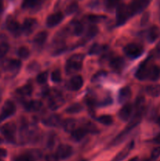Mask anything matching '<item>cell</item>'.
Here are the masks:
<instances>
[{
    "label": "cell",
    "mask_w": 160,
    "mask_h": 161,
    "mask_svg": "<svg viewBox=\"0 0 160 161\" xmlns=\"http://www.w3.org/2000/svg\"><path fill=\"white\" fill-rule=\"evenodd\" d=\"M83 60H84V55L80 54V53L74 54L70 57L67 61V64H66L67 72L70 74L78 72L83 67Z\"/></svg>",
    "instance_id": "obj_1"
},
{
    "label": "cell",
    "mask_w": 160,
    "mask_h": 161,
    "mask_svg": "<svg viewBox=\"0 0 160 161\" xmlns=\"http://www.w3.org/2000/svg\"><path fill=\"white\" fill-rule=\"evenodd\" d=\"M133 15L129 5L120 4L117 6V12H116V19L117 24L119 25H122L127 20V19Z\"/></svg>",
    "instance_id": "obj_2"
},
{
    "label": "cell",
    "mask_w": 160,
    "mask_h": 161,
    "mask_svg": "<svg viewBox=\"0 0 160 161\" xmlns=\"http://www.w3.org/2000/svg\"><path fill=\"white\" fill-rule=\"evenodd\" d=\"M16 130H17V127L15 124L12 122L7 123L1 127V132L4 135L6 139L10 142H13L15 140Z\"/></svg>",
    "instance_id": "obj_3"
},
{
    "label": "cell",
    "mask_w": 160,
    "mask_h": 161,
    "mask_svg": "<svg viewBox=\"0 0 160 161\" xmlns=\"http://www.w3.org/2000/svg\"><path fill=\"white\" fill-rule=\"evenodd\" d=\"M143 47L136 43H130L124 47V52L128 57L132 58H136L142 54Z\"/></svg>",
    "instance_id": "obj_4"
},
{
    "label": "cell",
    "mask_w": 160,
    "mask_h": 161,
    "mask_svg": "<svg viewBox=\"0 0 160 161\" xmlns=\"http://www.w3.org/2000/svg\"><path fill=\"white\" fill-rule=\"evenodd\" d=\"M16 111V106L14 103L11 101H6L3 105L2 112L0 113V123L3 122L8 117L14 114Z\"/></svg>",
    "instance_id": "obj_5"
},
{
    "label": "cell",
    "mask_w": 160,
    "mask_h": 161,
    "mask_svg": "<svg viewBox=\"0 0 160 161\" xmlns=\"http://www.w3.org/2000/svg\"><path fill=\"white\" fill-rule=\"evenodd\" d=\"M151 0H133L132 3L129 5L132 14L134 15V14H138V13L144 10L148 6Z\"/></svg>",
    "instance_id": "obj_6"
},
{
    "label": "cell",
    "mask_w": 160,
    "mask_h": 161,
    "mask_svg": "<svg viewBox=\"0 0 160 161\" xmlns=\"http://www.w3.org/2000/svg\"><path fill=\"white\" fill-rule=\"evenodd\" d=\"M72 153H73V149H72V146H69V145L62 144L58 146L56 155L61 160H66L68 157H70L72 155Z\"/></svg>",
    "instance_id": "obj_7"
},
{
    "label": "cell",
    "mask_w": 160,
    "mask_h": 161,
    "mask_svg": "<svg viewBox=\"0 0 160 161\" xmlns=\"http://www.w3.org/2000/svg\"><path fill=\"white\" fill-rule=\"evenodd\" d=\"M83 85V79L81 75H75L70 80L68 83V87L72 91H78Z\"/></svg>",
    "instance_id": "obj_8"
},
{
    "label": "cell",
    "mask_w": 160,
    "mask_h": 161,
    "mask_svg": "<svg viewBox=\"0 0 160 161\" xmlns=\"http://www.w3.org/2000/svg\"><path fill=\"white\" fill-rule=\"evenodd\" d=\"M63 20V14L61 13H55L49 16L46 19V25L48 27H54L57 25Z\"/></svg>",
    "instance_id": "obj_9"
},
{
    "label": "cell",
    "mask_w": 160,
    "mask_h": 161,
    "mask_svg": "<svg viewBox=\"0 0 160 161\" xmlns=\"http://www.w3.org/2000/svg\"><path fill=\"white\" fill-rule=\"evenodd\" d=\"M132 110H133V107H132L131 104H125L119 112V117L120 119L123 121L129 120L131 116Z\"/></svg>",
    "instance_id": "obj_10"
},
{
    "label": "cell",
    "mask_w": 160,
    "mask_h": 161,
    "mask_svg": "<svg viewBox=\"0 0 160 161\" xmlns=\"http://www.w3.org/2000/svg\"><path fill=\"white\" fill-rule=\"evenodd\" d=\"M6 27H7L8 30L13 35L19 34L20 31V25L13 17H9L7 19V20H6Z\"/></svg>",
    "instance_id": "obj_11"
},
{
    "label": "cell",
    "mask_w": 160,
    "mask_h": 161,
    "mask_svg": "<svg viewBox=\"0 0 160 161\" xmlns=\"http://www.w3.org/2000/svg\"><path fill=\"white\" fill-rule=\"evenodd\" d=\"M21 63L18 60H8L4 63V69L9 72H17L19 70Z\"/></svg>",
    "instance_id": "obj_12"
},
{
    "label": "cell",
    "mask_w": 160,
    "mask_h": 161,
    "mask_svg": "<svg viewBox=\"0 0 160 161\" xmlns=\"http://www.w3.org/2000/svg\"><path fill=\"white\" fill-rule=\"evenodd\" d=\"M133 146H134V143L133 142H130V144L127 145L125 148H124L122 150H121L119 153L116 155V157H115L113 161H122L127 156L129 155V153H130V151L132 150V149L133 148Z\"/></svg>",
    "instance_id": "obj_13"
},
{
    "label": "cell",
    "mask_w": 160,
    "mask_h": 161,
    "mask_svg": "<svg viewBox=\"0 0 160 161\" xmlns=\"http://www.w3.org/2000/svg\"><path fill=\"white\" fill-rule=\"evenodd\" d=\"M160 78V67L158 65L149 66L147 79L152 81H156Z\"/></svg>",
    "instance_id": "obj_14"
},
{
    "label": "cell",
    "mask_w": 160,
    "mask_h": 161,
    "mask_svg": "<svg viewBox=\"0 0 160 161\" xmlns=\"http://www.w3.org/2000/svg\"><path fill=\"white\" fill-rule=\"evenodd\" d=\"M148 68L147 63L144 62L140 65L138 69L136 72V77L140 80H144L147 79V72H148Z\"/></svg>",
    "instance_id": "obj_15"
},
{
    "label": "cell",
    "mask_w": 160,
    "mask_h": 161,
    "mask_svg": "<svg viewBox=\"0 0 160 161\" xmlns=\"http://www.w3.org/2000/svg\"><path fill=\"white\" fill-rule=\"evenodd\" d=\"M124 64H125V61L121 57L112 58L110 61V66L111 67V69L115 71H120L124 67Z\"/></svg>",
    "instance_id": "obj_16"
},
{
    "label": "cell",
    "mask_w": 160,
    "mask_h": 161,
    "mask_svg": "<svg viewBox=\"0 0 160 161\" xmlns=\"http://www.w3.org/2000/svg\"><path fill=\"white\" fill-rule=\"evenodd\" d=\"M61 122V117L58 115H52L44 120V124L49 127H57Z\"/></svg>",
    "instance_id": "obj_17"
},
{
    "label": "cell",
    "mask_w": 160,
    "mask_h": 161,
    "mask_svg": "<svg viewBox=\"0 0 160 161\" xmlns=\"http://www.w3.org/2000/svg\"><path fill=\"white\" fill-rule=\"evenodd\" d=\"M36 21L35 19L34 18H27L25 19V20L24 21L23 25V29L25 32L30 33L33 31V29L35 28V27L36 26Z\"/></svg>",
    "instance_id": "obj_18"
},
{
    "label": "cell",
    "mask_w": 160,
    "mask_h": 161,
    "mask_svg": "<svg viewBox=\"0 0 160 161\" xmlns=\"http://www.w3.org/2000/svg\"><path fill=\"white\" fill-rule=\"evenodd\" d=\"M87 134L86 129L84 127L83 128H77L75 129L72 132V139L75 140L76 142L81 141L83 138H84V137L86 136V135Z\"/></svg>",
    "instance_id": "obj_19"
},
{
    "label": "cell",
    "mask_w": 160,
    "mask_h": 161,
    "mask_svg": "<svg viewBox=\"0 0 160 161\" xmlns=\"http://www.w3.org/2000/svg\"><path fill=\"white\" fill-rule=\"evenodd\" d=\"M131 96V91L130 87L125 86V87L122 88L119 93V101L120 103H124L126 102Z\"/></svg>",
    "instance_id": "obj_20"
},
{
    "label": "cell",
    "mask_w": 160,
    "mask_h": 161,
    "mask_svg": "<svg viewBox=\"0 0 160 161\" xmlns=\"http://www.w3.org/2000/svg\"><path fill=\"white\" fill-rule=\"evenodd\" d=\"M42 102L40 101H31L24 104L25 109L28 111H38L42 108Z\"/></svg>",
    "instance_id": "obj_21"
},
{
    "label": "cell",
    "mask_w": 160,
    "mask_h": 161,
    "mask_svg": "<svg viewBox=\"0 0 160 161\" xmlns=\"http://www.w3.org/2000/svg\"><path fill=\"white\" fill-rule=\"evenodd\" d=\"M146 92L153 97H158L160 96V84L149 85L146 88Z\"/></svg>",
    "instance_id": "obj_22"
},
{
    "label": "cell",
    "mask_w": 160,
    "mask_h": 161,
    "mask_svg": "<svg viewBox=\"0 0 160 161\" xmlns=\"http://www.w3.org/2000/svg\"><path fill=\"white\" fill-rule=\"evenodd\" d=\"M159 35V29L157 26L154 25V26L151 27L148 31V39L151 42H153L154 41L156 40Z\"/></svg>",
    "instance_id": "obj_23"
},
{
    "label": "cell",
    "mask_w": 160,
    "mask_h": 161,
    "mask_svg": "<svg viewBox=\"0 0 160 161\" xmlns=\"http://www.w3.org/2000/svg\"><path fill=\"white\" fill-rule=\"evenodd\" d=\"M71 28H72V31L74 34L78 36V35H80L83 32V25L81 22L75 20V21H73L71 24Z\"/></svg>",
    "instance_id": "obj_24"
},
{
    "label": "cell",
    "mask_w": 160,
    "mask_h": 161,
    "mask_svg": "<svg viewBox=\"0 0 160 161\" xmlns=\"http://www.w3.org/2000/svg\"><path fill=\"white\" fill-rule=\"evenodd\" d=\"M41 0H24L22 6L24 9H33L39 6Z\"/></svg>",
    "instance_id": "obj_25"
},
{
    "label": "cell",
    "mask_w": 160,
    "mask_h": 161,
    "mask_svg": "<svg viewBox=\"0 0 160 161\" xmlns=\"http://www.w3.org/2000/svg\"><path fill=\"white\" fill-rule=\"evenodd\" d=\"M47 36H48V33L46 31H39V33L35 35V39H34V42H35L36 44H41L44 43L45 41L47 39Z\"/></svg>",
    "instance_id": "obj_26"
},
{
    "label": "cell",
    "mask_w": 160,
    "mask_h": 161,
    "mask_svg": "<svg viewBox=\"0 0 160 161\" xmlns=\"http://www.w3.org/2000/svg\"><path fill=\"white\" fill-rule=\"evenodd\" d=\"M75 121L74 119H70L66 120L64 123V128L65 131L67 132H72L75 130Z\"/></svg>",
    "instance_id": "obj_27"
},
{
    "label": "cell",
    "mask_w": 160,
    "mask_h": 161,
    "mask_svg": "<svg viewBox=\"0 0 160 161\" xmlns=\"http://www.w3.org/2000/svg\"><path fill=\"white\" fill-rule=\"evenodd\" d=\"M98 121L104 125H110L113 123V117L109 115H103L98 118Z\"/></svg>",
    "instance_id": "obj_28"
},
{
    "label": "cell",
    "mask_w": 160,
    "mask_h": 161,
    "mask_svg": "<svg viewBox=\"0 0 160 161\" xmlns=\"http://www.w3.org/2000/svg\"><path fill=\"white\" fill-rule=\"evenodd\" d=\"M18 92L19 94L24 96L30 95V94L32 93V86H31V84L24 85V86H23L20 90H19Z\"/></svg>",
    "instance_id": "obj_29"
},
{
    "label": "cell",
    "mask_w": 160,
    "mask_h": 161,
    "mask_svg": "<svg viewBox=\"0 0 160 161\" xmlns=\"http://www.w3.org/2000/svg\"><path fill=\"white\" fill-rule=\"evenodd\" d=\"M82 109H83L82 105H80V104L76 103L74 104V105H70V106L66 109V113H71V114H72V113H79Z\"/></svg>",
    "instance_id": "obj_30"
},
{
    "label": "cell",
    "mask_w": 160,
    "mask_h": 161,
    "mask_svg": "<svg viewBox=\"0 0 160 161\" xmlns=\"http://www.w3.org/2000/svg\"><path fill=\"white\" fill-rule=\"evenodd\" d=\"M63 103L62 98H61L60 97H56L55 98L51 99L50 103V107L52 109H56L58 107H60L61 105V104Z\"/></svg>",
    "instance_id": "obj_31"
},
{
    "label": "cell",
    "mask_w": 160,
    "mask_h": 161,
    "mask_svg": "<svg viewBox=\"0 0 160 161\" xmlns=\"http://www.w3.org/2000/svg\"><path fill=\"white\" fill-rule=\"evenodd\" d=\"M78 9V3H75V2H73V3H70V4L67 6V8H66V14H68V15H71V14L76 12Z\"/></svg>",
    "instance_id": "obj_32"
},
{
    "label": "cell",
    "mask_w": 160,
    "mask_h": 161,
    "mask_svg": "<svg viewBox=\"0 0 160 161\" xmlns=\"http://www.w3.org/2000/svg\"><path fill=\"white\" fill-rule=\"evenodd\" d=\"M85 129L86 130V131L89 132V133H92V134H96V133H98V128L97 127V126L95 125L94 124L91 122H88L86 124V126L84 127Z\"/></svg>",
    "instance_id": "obj_33"
},
{
    "label": "cell",
    "mask_w": 160,
    "mask_h": 161,
    "mask_svg": "<svg viewBox=\"0 0 160 161\" xmlns=\"http://www.w3.org/2000/svg\"><path fill=\"white\" fill-rule=\"evenodd\" d=\"M17 53H18V56L20 57V58H23V59H26V58H28V57H29L30 52H29V50H28L27 47H20V48H19Z\"/></svg>",
    "instance_id": "obj_34"
},
{
    "label": "cell",
    "mask_w": 160,
    "mask_h": 161,
    "mask_svg": "<svg viewBox=\"0 0 160 161\" xmlns=\"http://www.w3.org/2000/svg\"><path fill=\"white\" fill-rule=\"evenodd\" d=\"M9 47L6 42H1L0 43V59L3 58L5 55L9 51Z\"/></svg>",
    "instance_id": "obj_35"
},
{
    "label": "cell",
    "mask_w": 160,
    "mask_h": 161,
    "mask_svg": "<svg viewBox=\"0 0 160 161\" xmlns=\"http://www.w3.org/2000/svg\"><path fill=\"white\" fill-rule=\"evenodd\" d=\"M88 20H89L92 23H98V22L102 21L103 20H104L106 18V17L101 15H89L87 17Z\"/></svg>",
    "instance_id": "obj_36"
},
{
    "label": "cell",
    "mask_w": 160,
    "mask_h": 161,
    "mask_svg": "<svg viewBox=\"0 0 160 161\" xmlns=\"http://www.w3.org/2000/svg\"><path fill=\"white\" fill-rule=\"evenodd\" d=\"M120 0H105V5L108 9H112L119 5Z\"/></svg>",
    "instance_id": "obj_37"
},
{
    "label": "cell",
    "mask_w": 160,
    "mask_h": 161,
    "mask_svg": "<svg viewBox=\"0 0 160 161\" xmlns=\"http://www.w3.org/2000/svg\"><path fill=\"white\" fill-rule=\"evenodd\" d=\"M102 50V47L101 46L99 45L97 43H94L93 45L91 46L90 49L89 50V54H98L99 53H100V51Z\"/></svg>",
    "instance_id": "obj_38"
},
{
    "label": "cell",
    "mask_w": 160,
    "mask_h": 161,
    "mask_svg": "<svg viewBox=\"0 0 160 161\" xmlns=\"http://www.w3.org/2000/svg\"><path fill=\"white\" fill-rule=\"evenodd\" d=\"M97 33H98V28H97V27L95 26V25H91V26H89V28H88L86 35H87V36L89 38H93L94 37Z\"/></svg>",
    "instance_id": "obj_39"
},
{
    "label": "cell",
    "mask_w": 160,
    "mask_h": 161,
    "mask_svg": "<svg viewBox=\"0 0 160 161\" xmlns=\"http://www.w3.org/2000/svg\"><path fill=\"white\" fill-rule=\"evenodd\" d=\"M47 79H48V74H47L46 72H41L37 75L36 81L40 83V84H43L47 81Z\"/></svg>",
    "instance_id": "obj_40"
},
{
    "label": "cell",
    "mask_w": 160,
    "mask_h": 161,
    "mask_svg": "<svg viewBox=\"0 0 160 161\" xmlns=\"http://www.w3.org/2000/svg\"><path fill=\"white\" fill-rule=\"evenodd\" d=\"M51 79L54 83H59L61 80V72L59 69H56L51 74Z\"/></svg>",
    "instance_id": "obj_41"
},
{
    "label": "cell",
    "mask_w": 160,
    "mask_h": 161,
    "mask_svg": "<svg viewBox=\"0 0 160 161\" xmlns=\"http://www.w3.org/2000/svg\"><path fill=\"white\" fill-rule=\"evenodd\" d=\"M15 161H35L34 157L30 154H22L15 159Z\"/></svg>",
    "instance_id": "obj_42"
},
{
    "label": "cell",
    "mask_w": 160,
    "mask_h": 161,
    "mask_svg": "<svg viewBox=\"0 0 160 161\" xmlns=\"http://www.w3.org/2000/svg\"><path fill=\"white\" fill-rule=\"evenodd\" d=\"M160 157V146L155 147L151 153V158L152 160H156Z\"/></svg>",
    "instance_id": "obj_43"
},
{
    "label": "cell",
    "mask_w": 160,
    "mask_h": 161,
    "mask_svg": "<svg viewBox=\"0 0 160 161\" xmlns=\"http://www.w3.org/2000/svg\"><path fill=\"white\" fill-rule=\"evenodd\" d=\"M59 160L56 154H48L45 157V161H59Z\"/></svg>",
    "instance_id": "obj_44"
},
{
    "label": "cell",
    "mask_w": 160,
    "mask_h": 161,
    "mask_svg": "<svg viewBox=\"0 0 160 161\" xmlns=\"http://www.w3.org/2000/svg\"><path fill=\"white\" fill-rule=\"evenodd\" d=\"M7 156V151L5 149L0 148V157H6Z\"/></svg>",
    "instance_id": "obj_45"
},
{
    "label": "cell",
    "mask_w": 160,
    "mask_h": 161,
    "mask_svg": "<svg viewBox=\"0 0 160 161\" xmlns=\"http://www.w3.org/2000/svg\"><path fill=\"white\" fill-rule=\"evenodd\" d=\"M154 142H155L156 144L158 145H160V133L158 134V135H156V137H155V138H154Z\"/></svg>",
    "instance_id": "obj_46"
},
{
    "label": "cell",
    "mask_w": 160,
    "mask_h": 161,
    "mask_svg": "<svg viewBox=\"0 0 160 161\" xmlns=\"http://www.w3.org/2000/svg\"><path fill=\"white\" fill-rule=\"evenodd\" d=\"M3 9V0H0V12Z\"/></svg>",
    "instance_id": "obj_47"
},
{
    "label": "cell",
    "mask_w": 160,
    "mask_h": 161,
    "mask_svg": "<svg viewBox=\"0 0 160 161\" xmlns=\"http://www.w3.org/2000/svg\"><path fill=\"white\" fill-rule=\"evenodd\" d=\"M138 160H139V158H138L137 157H133V158L130 159V160H128V161H138Z\"/></svg>",
    "instance_id": "obj_48"
},
{
    "label": "cell",
    "mask_w": 160,
    "mask_h": 161,
    "mask_svg": "<svg viewBox=\"0 0 160 161\" xmlns=\"http://www.w3.org/2000/svg\"><path fill=\"white\" fill-rule=\"evenodd\" d=\"M156 49H157V51H158V53H160V42H158V45H157V47H156Z\"/></svg>",
    "instance_id": "obj_49"
},
{
    "label": "cell",
    "mask_w": 160,
    "mask_h": 161,
    "mask_svg": "<svg viewBox=\"0 0 160 161\" xmlns=\"http://www.w3.org/2000/svg\"><path fill=\"white\" fill-rule=\"evenodd\" d=\"M157 123H158V125L160 126V116H159V117L158 118V119H157Z\"/></svg>",
    "instance_id": "obj_50"
},
{
    "label": "cell",
    "mask_w": 160,
    "mask_h": 161,
    "mask_svg": "<svg viewBox=\"0 0 160 161\" xmlns=\"http://www.w3.org/2000/svg\"><path fill=\"white\" fill-rule=\"evenodd\" d=\"M3 139H2V138L1 137H0V144H2V143H3Z\"/></svg>",
    "instance_id": "obj_51"
},
{
    "label": "cell",
    "mask_w": 160,
    "mask_h": 161,
    "mask_svg": "<svg viewBox=\"0 0 160 161\" xmlns=\"http://www.w3.org/2000/svg\"><path fill=\"white\" fill-rule=\"evenodd\" d=\"M79 161H87L86 160H79Z\"/></svg>",
    "instance_id": "obj_52"
},
{
    "label": "cell",
    "mask_w": 160,
    "mask_h": 161,
    "mask_svg": "<svg viewBox=\"0 0 160 161\" xmlns=\"http://www.w3.org/2000/svg\"><path fill=\"white\" fill-rule=\"evenodd\" d=\"M144 161H150L149 160H144Z\"/></svg>",
    "instance_id": "obj_53"
}]
</instances>
